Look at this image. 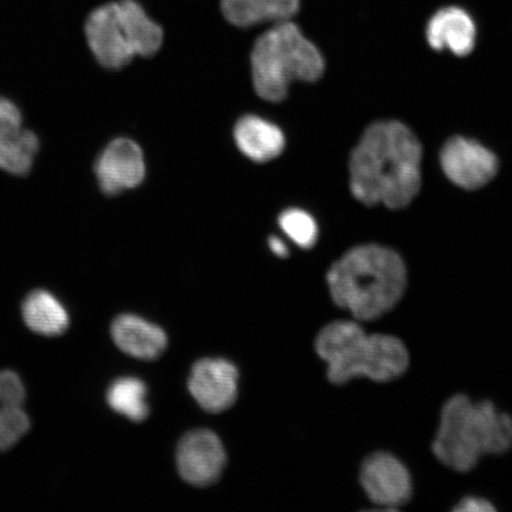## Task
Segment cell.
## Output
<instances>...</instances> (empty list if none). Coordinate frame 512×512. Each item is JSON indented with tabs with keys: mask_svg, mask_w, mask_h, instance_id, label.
<instances>
[{
	"mask_svg": "<svg viewBox=\"0 0 512 512\" xmlns=\"http://www.w3.org/2000/svg\"><path fill=\"white\" fill-rule=\"evenodd\" d=\"M300 0H222L224 17L236 27L284 22L297 14Z\"/></svg>",
	"mask_w": 512,
	"mask_h": 512,
	"instance_id": "cell-17",
	"label": "cell"
},
{
	"mask_svg": "<svg viewBox=\"0 0 512 512\" xmlns=\"http://www.w3.org/2000/svg\"><path fill=\"white\" fill-rule=\"evenodd\" d=\"M239 371L221 358H204L191 369L189 392L204 411L221 413L238 399Z\"/></svg>",
	"mask_w": 512,
	"mask_h": 512,
	"instance_id": "cell-10",
	"label": "cell"
},
{
	"mask_svg": "<svg viewBox=\"0 0 512 512\" xmlns=\"http://www.w3.org/2000/svg\"><path fill=\"white\" fill-rule=\"evenodd\" d=\"M95 174L107 195L138 187L145 177L142 149L132 140H114L96 160Z\"/></svg>",
	"mask_w": 512,
	"mask_h": 512,
	"instance_id": "cell-12",
	"label": "cell"
},
{
	"mask_svg": "<svg viewBox=\"0 0 512 512\" xmlns=\"http://www.w3.org/2000/svg\"><path fill=\"white\" fill-rule=\"evenodd\" d=\"M422 146L406 125L379 121L367 128L350 157V188L366 206L401 209L421 188Z\"/></svg>",
	"mask_w": 512,
	"mask_h": 512,
	"instance_id": "cell-1",
	"label": "cell"
},
{
	"mask_svg": "<svg viewBox=\"0 0 512 512\" xmlns=\"http://www.w3.org/2000/svg\"><path fill=\"white\" fill-rule=\"evenodd\" d=\"M111 332L117 347L138 360H156L168 345L163 329L134 315L115 318Z\"/></svg>",
	"mask_w": 512,
	"mask_h": 512,
	"instance_id": "cell-14",
	"label": "cell"
},
{
	"mask_svg": "<svg viewBox=\"0 0 512 512\" xmlns=\"http://www.w3.org/2000/svg\"><path fill=\"white\" fill-rule=\"evenodd\" d=\"M40 142L23 126L21 111L14 102L0 96V169L24 176L32 168Z\"/></svg>",
	"mask_w": 512,
	"mask_h": 512,
	"instance_id": "cell-11",
	"label": "cell"
},
{
	"mask_svg": "<svg viewBox=\"0 0 512 512\" xmlns=\"http://www.w3.org/2000/svg\"><path fill=\"white\" fill-rule=\"evenodd\" d=\"M25 325L35 334L56 337L69 328V313L60 299L47 290H35L22 303Z\"/></svg>",
	"mask_w": 512,
	"mask_h": 512,
	"instance_id": "cell-16",
	"label": "cell"
},
{
	"mask_svg": "<svg viewBox=\"0 0 512 512\" xmlns=\"http://www.w3.org/2000/svg\"><path fill=\"white\" fill-rule=\"evenodd\" d=\"M251 60L255 91L271 102L283 101L291 82L316 81L325 69L315 44L290 21L279 22L261 35Z\"/></svg>",
	"mask_w": 512,
	"mask_h": 512,
	"instance_id": "cell-5",
	"label": "cell"
},
{
	"mask_svg": "<svg viewBox=\"0 0 512 512\" xmlns=\"http://www.w3.org/2000/svg\"><path fill=\"white\" fill-rule=\"evenodd\" d=\"M89 47L101 66L119 69L136 56H151L162 46L163 30L134 0L110 3L86 23Z\"/></svg>",
	"mask_w": 512,
	"mask_h": 512,
	"instance_id": "cell-6",
	"label": "cell"
},
{
	"mask_svg": "<svg viewBox=\"0 0 512 512\" xmlns=\"http://www.w3.org/2000/svg\"><path fill=\"white\" fill-rule=\"evenodd\" d=\"M494 505H492L486 499L478 498V497H466L463 501H460L454 511H469V512H485V511H495Z\"/></svg>",
	"mask_w": 512,
	"mask_h": 512,
	"instance_id": "cell-22",
	"label": "cell"
},
{
	"mask_svg": "<svg viewBox=\"0 0 512 512\" xmlns=\"http://www.w3.org/2000/svg\"><path fill=\"white\" fill-rule=\"evenodd\" d=\"M332 300L358 320L376 319L399 303L407 286L401 256L379 245L350 249L328 273Z\"/></svg>",
	"mask_w": 512,
	"mask_h": 512,
	"instance_id": "cell-2",
	"label": "cell"
},
{
	"mask_svg": "<svg viewBox=\"0 0 512 512\" xmlns=\"http://www.w3.org/2000/svg\"><path fill=\"white\" fill-rule=\"evenodd\" d=\"M176 458L179 475L195 486L216 483L227 463L220 438L208 430L185 434L179 441Z\"/></svg>",
	"mask_w": 512,
	"mask_h": 512,
	"instance_id": "cell-9",
	"label": "cell"
},
{
	"mask_svg": "<svg viewBox=\"0 0 512 512\" xmlns=\"http://www.w3.org/2000/svg\"><path fill=\"white\" fill-rule=\"evenodd\" d=\"M361 485L370 501L381 508L395 510L412 496V479L398 458L386 452L371 454L364 460Z\"/></svg>",
	"mask_w": 512,
	"mask_h": 512,
	"instance_id": "cell-8",
	"label": "cell"
},
{
	"mask_svg": "<svg viewBox=\"0 0 512 512\" xmlns=\"http://www.w3.org/2000/svg\"><path fill=\"white\" fill-rule=\"evenodd\" d=\"M476 25L472 17L457 6H448L435 14L427 24V41L434 50H450L467 56L476 44Z\"/></svg>",
	"mask_w": 512,
	"mask_h": 512,
	"instance_id": "cell-13",
	"label": "cell"
},
{
	"mask_svg": "<svg viewBox=\"0 0 512 512\" xmlns=\"http://www.w3.org/2000/svg\"><path fill=\"white\" fill-rule=\"evenodd\" d=\"M316 351L328 364L332 383L345 384L355 377L376 382L398 379L408 368V351L399 338L368 335L360 324L339 320L326 325L316 339Z\"/></svg>",
	"mask_w": 512,
	"mask_h": 512,
	"instance_id": "cell-4",
	"label": "cell"
},
{
	"mask_svg": "<svg viewBox=\"0 0 512 512\" xmlns=\"http://www.w3.org/2000/svg\"><path fill=\"white\" fill-rule=\"evenodd\" d=\"M512 446V418L494 403H472L454 395L445 403L432 444L434 456L450 469L467 472L488 454H502Z\"/></svg>",
	"mask_w": 512,
	"mask_h": 512,
	"instance_id": "cell-3",
	"label": "cell"
},
{
	"mask_svg": "<svg viewBox=\"0 0 512 512\" xmlns=\"http://www.w3.org/2000/svg\"><path fill=\"white\" fill-rule=\"evenodd\" d=\"M27 399V388L15 371H0V409L23 406Z\"/></svg>",
	"mask_w": 512,
	"mask_h": 512,
	"instance_id": "cell-21",
	"label": "cell"
},
{
	"mask_svg": "<svg viewBox=\"0 0 512 512\" xmlns=\"http://www.w3.org/2000/svg\"><path fill=\"white\" fill-rule=\"evenodd\" d=\"M234 138L243 155L258 163L270 162L285 149L283 131L256 115H246L238 121Z\"/></svg>",
	"mask_w": 512,
	"mask_h": 512,
	"instance_id": "cell-15",
	"label": "cell"
},
{
	"mask_svg": "<svg viewBox=\"0 0 512 512\" xmlns=\"http://www.w3.org/2000/svg\"><path fill=\"white\" fill-rule=\"evenodd\" d=\"M146 398L145 383L134 377H123L114 381L107 392V403L113 411L134 422L143 421L149 415Z\"/></svg>",
	"mask_w": 512,
	"mask_h": 512,
	"instance_id": "cell-18",
	"label": "cell"
},
{
	"mask_svg": "<svg viewBox=\"0 0 512 512\" xmlns=\"http://www.w3.org/2000/svg\"><path fill=\"white\" fill-rule=\"evenodd\" d=\"M280 228L296 245L302 248L315 246L318 227L315 219L304 210L288 209L279 217Z\"/></svg>",
	"mask_w": 512,
	"mask_h": 512,
	"instance_id": "cell-19",
	"label": "cell"
},
{
	"mask_svg": "<svg viewBox=\"0 0 512 512\" xmlns=\"http://www.w3.org/2000/svg\"><path fill=\"white\" fill-rule=\"evenodd\" d=\"M440 165L453 184L465 190H477L492 181L498 171V159L475 140L454 137L440 152Z\"/></svg>",
	"mask_w": 512,
	"mask_h": 512,
	"instance_id": "cell-7",
	"label": "cell"
},
{
	"mask_svg": "<svg viewBox=\"0 0 512 512\" xmlns=\"http://www.w3.org/2000/svg\"><path fill=\"white\" fill-rule=\"evenodd\" d=\"M268 246H270L271 251L279 256V258H286L288 255V248L285 242L277 238V236H271V239L268 240Z\"/></svg>",
	"mask_w": 512,
	"mask_h": 512,
	"instance_id": "cell-23",
	"label": "cell"
},
{
	"mask_svg": "<svg viewBox=\"0 0 512 512\" xmlns=\"http://www.w3.org/2000/svg\"><path fill=\"white\" fill-rule=\"evenodd\" d=\"M31 427V421L23 406L0 409V452L16 446Z\"/></svg>",
	"mask_w": 512,
	"mask_h": 512,
	"instance_id": "cell-20",
	"label": "cell"
}]
</instances>
